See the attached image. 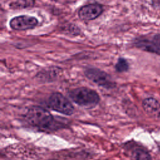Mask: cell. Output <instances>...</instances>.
<instances>
[{
  "mask_svg": "<svg viewBox=\"0 0 160 160\" xmlns=\"http://www.w3.org/2000/svg\"><path fill=\"white\" fill-rule=\"evenodd\" d=\"M24 119L31 127L41 131H56L61 128V124L46 109L39 106H30L27 110Z\"/></svg>",
  "mask_w": 160,
  "mask_h": 160,
  "instance_id": "1",
  "label": "cell"
},
{
  "mask_svg": "<svg viewBox=\"0 0 160 160\" xmlns=\"http://www.w3.org/2000/svg\"><path fill=\"white\" fill-rule=\"evenodd\" d=\"M68 94L74 102L86 108H94L100 101L98 93L86 87H79L72 89L68 92Z\"/></svg>",
  "mask_w": 160,
  "mask_h": 160,
  "instance_id": "2",
  "label": "cell"
},
{
  "mask_svg": "<svg viewBox=\"0 0 160 160\" xmlns=\"http://www.w3.org/2000/svg\"><path fill=\"white\" fill-rule=\"evenodd\" d=\"M48 105L53 111L67 116L72 115L74 111L71 102L58 92H53L50 95L48 100Z\"/></svg>",
  "mask_w": 160,
  "mask_h": 160,
  "instance_id": "3",
  "label": "cell"
},
{
  "mask_svg": "<svg viewBox=\"0 0 160 160\" xmlns=\"http://www.w3.org/2000/svg\"><path fill=\"white\" fill-rule=\"evenodd\" d=\"M122 149L125 155L130 160H152L149 151L144 146L134 141L124 143Z\"/></svg>",
  "mask_w": 160,
  "mask_h": 160,
  "instance_id": "4",
  "label": "cell"
},
{
  "mask_svg": "<svg viewBox=\"0 0 160 160\" xmlns=\"http://www.w3.org/2000/svg\"><path fill=\"white\" fill-rule=\"evenodd\" d=\"M84 74L87 78L99 86L106 89H111L115 87V82L111 77L99 69L88 68L84 71Z\"/></svg>",
  "mask_w": 160,
  "mask_h": 160,
  "instance_id": "5",
  "label": "cell"
},
{
  "mask_svg": "<svg viewBox=\"0 0 160 160\" xmlns=\"http://www.w3.org/2000/svg\"><path fill=\"white\" fill-rule=\"evenodd\" d=\"M135 46L143 51L160 55V34L152 38L141 37L135 39Z\"/></svg>",
  "mask_w": 160,
  "mask_h": 160,
  "instance_id": "6",
  "label": "cell"
},
{
  "mask_svg": "<svg viewBox=\"0 0 160 160\" xmlns=\"http://www.w3.org/2000/svg\"><path fill=\"white\" fill-rule=\"evenodd\" d=\"M38 24V20L33 16L21 15L12 18L9 21V26L13 30L26 31L34 28Z\"/></svg>",
  "mask_w": 160,
  "mask_h": 160,
  "instance_id": "7",
  "label": "cell"
},
{
  "mask_svg": "<svg viewBox=\"0 0 160 160\" xmlns=\"http://www.w3.org/2000/svg\"><path fill=\"white\" fill-rule=\"evenodd\" d=\"M101 4L92 3L82 6L78 11V16L82 21H90L98 18L103 12Z\"/></svg>",
  "mask_w": 160,
  "mask_h": 160,
  "instance_id": "8",
  "label": "cell"
},
{
  "mask_svg": "<svg viewBox=\"0 0 160 160\" xmlns=\"http://www.w3.org/2000/svg\"><path fill=\"white\" fill-rule=\"evenodd\" d=\"M144 111L150 116H160V102L155 98L149 97L144 99L142 103Z\"/></svg>",
  "mask_w": 160,
  "mask_h": 160,
  "instance_id": "9",
  "label": "cell"
},
{
  "mask_svg": "<svg viewBox=\"0 0 160 160\" xmlns=\"http://www.w3.org/2000/svg\"><path fill=\"white\" fill-rule=\"evenodd\" d=\"M34 1H16L9 3V6L11 9H23L34 6Z\"/></svg>",
  "mask_w": 160,
  "mask_h": 160,
  "instance_id": "10",
  "label": "cell"
},
{
  "mask_svg": "<svg viewBox=\"0 0 160 160\" xmlns=\"http://www.w3.org/2000/svg\"><path fill=\"white\" fill-rule=\"evenodd\" d=\"M129 68L128 61L123 58H119L115 64V69L118 72H123L128 71Z\"/></svg>",
  "mask_w": 160,
  "mask_h": 160,
  "instance_id": "11",
  "label": "cell"
},
{
  "mask_svg": "<svg viewBox=\"0 0 160 160\" xmlns=\"http://www.w3.org/2000/svg\"><path fill=\"white\" fill-rule=\"evenodd\" d=\"M49 160H58V159H49Z\"/></svg>",
  "mask_w": 160,
  "mask_h": 160,
  "instance_id": "12",
  "label": "cell"
}]
</instances>
